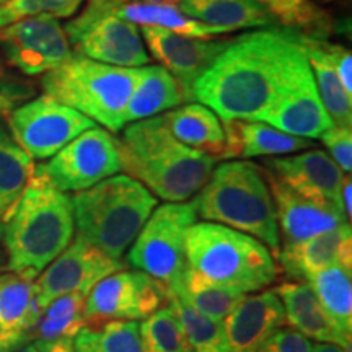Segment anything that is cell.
I'll return each mask as SVG.
<instances>
[{"label":"cell","instance_id":"obj_23","mask_svg":"<svg viewBox=\"0 0 352 352\" xmlns=\"http://www.w3.org/2000/svg\"><path fill=\"white\" fill-rule=\"evenodd\" d=\"M176 6L192 20L223 33L279 26L271 12L256 0H176Z\"/></svg>","mask_w":352,"mask_h":352},{"label":"cell","instance_id":"obj_45","mask_svg":"<svg viewBox=\"0 0 352 352\" xmlns=\"http://www.w3.org/2000/svg\"><path fill=\"white\" fill-rule=\"evenodd\" d=\"M314 352H351V349H344L338 344H329V342H318L314 346Z\"/></svg>","mask_w":352,"mask_h":352},{"label":"cell","instance_id":"obj_2","mask_svg":"<svg viewBox=\"0 0 352 352\" xmlns=\"http://www.w3.org/2000/svg\"><path fill=\"white\" fill-rule=\"evenodd\" d=\"M121 170L166 202H184L201 191L215 158L176 140L164 114L135 121L116 139Z\"/></svg>","mask_w":352,"mask_h":352},{"label":"cell","instance_id":"obj_34","mask_svg":"<svg viewBox=\"0 0 352 352\" xmlns=\"http://www.w3.org/2000/svg\"><path fill=\"white\" fill-rule=\"evenodd\" d=\"M85 300L83 294H67L56 298L41 311L32 340L47 341L59 338H76L85 320Z\"/></svg>","mask_w":352,"mask_h":352},{"label":"cell","instance_id":"obj_35","mask_svg":"<svg viewBox=\"0 0 352 352\" xmlns=\"http://www.w3.org/2000/svg\"><path fill=\"white\" fill-rule=\"evenodd\" d=\"M139 333L142 352H192L182 320L170 303L142 320Z\"/></svg>","mask_w":352,"mask_h":352},{"label":"cell","instance_id":"obj_42","mask_svg":"<svg viewBox=\"0 0 352 352\" xmlns=\"http://www.w3.org/2000/svg\"><path fill=\"white\" fill-rule=\"evenodd\" d=\"M33 346L38 352H76L74 338H59V340L34 341Z\"/></svg>","mask_w":352,"mask_h":352},{"label":"cell","instance_id":"obj_43","mask_svg":"<svg viewBox=\"0 0 352 352\" xmlns=\"http://www.w3.org/2000/svg\"><path fill=\"white\" fill-rule=\"evenodd\" d=\"M28 340L7 331V329L0 324V352H16L25 344H28Z\"/></svg>","mask_w":352,"mask_h":352},{"label":"cell","instance_id":"obj_48","mask_svg":"<svg viewBox=\"0 0 352 352\" xmlns=\"http://www.w3.org/2000/svg\"><path fill=\"white\" fill-rule=\"evenodd\" d=\"M16 352H38V351H36V347L28 342V344H25L23 347H21V349H19Z\"/></svg>","mask_w":352,"mask_h":352},{"label":"cell","instance_id":"obj_27","mask_svg":"<svg viewBox=\"0 0 352 352\" xmlns=\"http://www.w3.org/2000/svg\"><path fill=\"white\" fill-rule=\"evenodd\" d=\"M305 54L314 74L318 95L331 118L333 124L351 127L352 124V96L347 94L340 82L336 69L333 67L327 51V39H315L292 34Z\"/></svg>","mask_w":352,"mask_h":352},{"label":"cell","instance_id":"obj_22","mask_svg":"<svg viewBox=\"0 0 352 352\" xmlns=\"http://www.w3.org/2000/svg\"><path fill=\"white\" fill-rule=\"evenodd\" d=\"M223 132L226 158L287 155L314 145L308 139L285 134L261 121H223Z\"/></svg>","mask_w":352,"mask_h":352},{"label":"cell","instance_id":"obj_1","mask_svg":"<svg viewBox=\"0 0 352 352\" xmlns=\"http://www.w3.org/2000/svg\"><path fill=\"white\" fill-rule=\"evenodd\" d=\"M292 33L261 30L232 39L192 85V101L222 121H261L300 54Z\"/></svg>","mask_w":352,"mask_h":352},{"label":"cell","instance_id":"obj_5","mask_svg":"<svg viewBox=\"0 0 352 352\" xmlns=\"http://www.w3.org/2000/svg\"><path fill=\"white\" fill-rule=\"evenodd\" d=\"M77 236L114 259L122 258L157 208V197L127 175H114L72 199Z\"/></svg>","mask_w":352,"mask_h":352},{"label":"cell","instance_id":"obj_38","mask_svg":"<svg viewBox=\"0 0 352 352\" xmlns=\"http://www.w3.org/2000/svg\"><path fill=\"white\" fill-rule=\"evenodd\" d=\"M324 147L328 148L329 157L340 166L342 173H351L352 171V131L351 127L333 124L323 135Z\"/></svg>","mask_w":352,"mask_h":352},{"label":"cell","instance_id":"obj_39","mask_svg":"<svg viewBox=\"0 0 352 352\" xmlns=\"http://www.w3.org/2000/svg\"><path fill=\"white\" fill-rule=\"evenodd\" d=\"M259 352H314V342L297 329L283 324L266 338Z\"/></svg>","mask_w":352,"mask_h":352},{"label":"cell","instance_id":"obj_33","mask_svg":"<svg viewBox=\"0 0 352 352\" xmlns=\"http://www.w3.org/2000/svg\"><path fill=\"white\" fill-rule=\"evenodd\" d=\"M76 352H142L138 321L85 323L74 338Z\"/></svg>","mask_w":352,"mask_h":352},{"label":"cell","instance_id":"obj_44","mask_svg":"<svg viewBox=\"0 0 352 352\" xmlns=\"http://www.w3.org/2000/svg\"><path fill=\"white\" fill-rule=\"evenodd\" d=\"M351 188H352L351 178L349 176H347V178L344 176V182H342V188H341V206L347 220L351 219Z\"/></svg>","mask_w":352,"mask_h":352},{"label":"cell","instance_id":"obj_31","mask_svg":"<svg viewBox=\"0 0 352 352\" xmlns=\"http://www.w3.org/2000/svg\"><path fill=\"white\" fill-rule=\"evenodd\" d=\"M318 298L321 308L341 334L352 333V283L351 270L331 266L316 272L307 283Z\"/></svg>","mask_w":352,"mask_h":352},{"label":"cell","instance_id":"obj_26","mask_svg":"<svg viewBox=\"0 0 352 352\" xmlns=\"http://www.w3.org/2000/svg\"><path fill=\"white\" fill-rule=\"evenodd\" d=\"M116 13L134 25L153 26L184 36L210 39L227 34L222 30L192 20L171 0H116Z\"/></svg>","mask_w":352,"mask_h":352},{"label":"cell","instance_id":"obj_4","mask_svg":"<svg viewBox=\"0 0 352 352\" xmlns=\"http://www.w3.org/2000/svg\"><path fill=\"white\" fill-rule=\"evenodd\" d=\"M197 217L253 236L277 253L280 248L274 202L261 166L226 162L212 170L195 199Z\"/></svg>","mask_w":352,"mask_h":352},{"label":"cell","instance_id":"obj_20","mask_svg":"<svg viewBox=\"0 0 352 352\" xmlns=\"http://www.w3.org/2000/svg\"><path fill=\"white\" fill-rule=\"evenodd\" d=\"M285 324V314L276 290L248 294L223 321L228 352H259L266 338Z\"/></svg>","mask_w":352,"mask_h":352},{"label":"cell","instance_id":"obj_29","mask_svg":"<svg viewBox=\"0 0 352 352\" xmlns=\"http://www.w3.org/2000/svg\"><path fill=\"white\" fill-rule=\"evenodd\" d=\"M33 171V160L21 151L0 121V240Z\"/></svg>","mask_w":352,"mask_h":352},{"label":"cell","instance_id":"obj_8","mask_svg":"<svg viewBox=\"0 0 352 352\" xmlns=\"http://www.w3.org/2000/svg\"><path fill=\"white\" fill-rule=\"evenodd\" d=\"M197 220L195 201L166 202L153 209L132 241L131 266L155 277L166 289L175 287L186 270V235Z\"/></svg>","mask_w":352,"mask_h":352},{"label":"cell","instance_id":"obj_24","mask_svg":"<svg viewBox=\"0 0 352 352\" xmlns=\"http://www.w3.org/2000/svg\"><path fill=\"white\" fill-rule=\"evenodd\" d=\"M171 135L192 151L226 158V132L220 118L201 103H189L164 114Z\"/></svg>","mask_w":352,"mask_h":352},{"label":"cell","instance_id":"obj_21","mask_svg":"<svg viewBox=\"0 0 352 352\" xmlns=\"http://www.w3.org/2000/svg\"><path fill=\"white\" fill-rule=\"evenodd\" d=\"M285 314V323L297 329L308 340L338 344L351 349V338L344 336L334 328V324L321 308L318 298L305 283H284L276 289Z\"/></svg>","mask_w":352,"mask_h":352},{"label":"cell","instance_id":"obj_6","mask_svg":"<svg viewBox=\"0 0 352 352\" xmlns=\"http://www.w3.org/2000/svg\"><path fill=\"white\" fill-rule=\"evenodd\" d=\"M186 266L222 287L254 294L272 284L277 266L261 241L212 222L191 226L186 235Z\"/></svg>","mask_w":352,"mask_h":352},{"label":"cell","instance_id":"obj_18","mask_svg":"<svg viewBox=\"0 0 352 352\" xmlns=\"http://www.w3.org/2000/svg\"><path fill=\"white\" fill-rule=\"evenodd\" d=\"M264 175L274 202L279 240H283V245L297 243L349 222L334 206L308 199L267 171H264Z\"/></svg>","mask_w":352,"mask_h":352},{"label":"cell","instance_id":"obj_14","mask_svg":"<svg viewBox=\"0 0 352 352\" xmlns=\"http://www.w3.org/2000/svg\"><path fill=\"white\" fill-rule=\"evenodd\" d=\"M0 47L25 76L51 72L74 54L64 26L50 15L28 16L0 28Z\"/></svg>","mask_w":352,"mask_h":352},{"label":"cell","instance_id":"obj_12","mask_svg":"<svg viewBox=\"0 0 352 352\" xmlns=\"http://www.w3.org/2000/svg\"><path fill=\"white\" fill-rule=\"evenodd\" d=\"M170 300L160 280L142 271H118L101 279L85 300L87 323L140 321Z\"/></svg>","mask_w":352,"mask_h":352},{"label":"cell","instance_id":"obj_50","mask_svg":"<svg viewBox=\"0 0 352 352\" xmlns=\"http://www.w3.org/2000/svg\"><path fill=\"white\" fill-rule=\"evenodd\" d=\"M3 2H7V0H0V6H2V3H3Z\"/></svg>","mask_w":352,"mask_h":352},{"label":"cell","instance_id":"obj_32","mask_svg":"<svg viewBox=\"0 0 352 352\" xmlns=\"http://www.w3.org/2000/svg\"><path fill=\"white\" fill-rule=\"evenodd\" d=\"M271 12L285 32L324 39L334 32V21L316 0H256Z\"/></svg>","mask_w":352,"mask_h":352},{"label":"cell","instance_id":"obj_13","mask_svg":"<svg viewBox=\"0 0 352 352\" xmlns=\"http://www.w3.org/2000/svg\"><path fill=\"white\" fill-rule=\"evenodd\" d=\"M261 122L308 140L320 139L333 126L303 51L290 65L279 94L264 113Z\"/></svg>","mask_w":352,"mask_h":352},{"label":"cell","instance_id":"obj_30","mask_svg":"<svg viewBox=\"0 0 352 352\" xmlns=\"http://www.w3.org/2000/svg\"><path fill=\"white\" fill-rule=\"evenodd\" d=\"M168 292L170 296L178 297L179 300L188 303L199 314L220 321V323H223L227 316L232 314L233 308L248 296V294L239 292V290L210 283V280L189 270L188 266L183 272L182 280L175 287H171Z\"/></svg>","mask_w":352,"mask_h":352},{"label":"cell","instance_id":"obj_28","mask_svg":"<svg viewBox=\"0 0 352 352\" xmlns=\"http://www.w3.org/2000/svg\"><path fill=\"white\" fill-rule=\"evenodd\" d=\"M39 316L34 280L12 271L0 272V324L30 341Z\"/></svg>","mask_w":352,"mask_h":352},{"label":"cell","instance_id":"obj_9","mask_svg":"<svg viewBox=\"0 0 352 352\" xmlns=\"http://www.w3.org/2000/svg\"><path fill=\"white\" fill-rule=\"evenodd\" d=\"M64 30L76 54L96 63L135 69L151 60L138 26L116 13V0H90Z\"/></svg>","mask_w":352,"mask_h":352},{"label":"cell","instance_id":"obj_49","mask_svg":"<svg viewBox=\"0 0 352 352\" xmlns=\"http://www.w3.org/2000/svg\"><path fill=\"white\" fill-rule=\"evenodd\" d=\"M6 65H3L2 60H0V76H6Z\"/></svg>","mask_w":352,"mask_h":352},{"label":"cell","instance_id":"obj_3","mask_svg":"<svg viewBox=\"0 0 352 352\" xmlns=\"http://www.w3.org/2000/svg\"><path fill=\"white\" fill-rule=\"evenodd\" d=\"M74 233L72 199L33 171L2 235L8 271L34 280L67 248Z\"/></svg>","mask_w":352,"mask_h":352},{"label":"cell","instance_id":"obj_37","mask_svg":"<svg viewBox=\"0 0 352 352\" xmlns=\"http://www.w3.org/2000/svg\"><path fill=\"white\" fill-rule=\"evenodd\" d=\"M83 2L85 0H7L0 6V28L36 15L69 19L76 15Z\"/></svg>","mask_w":352,"mask_h":352},{"label":"cell","instance_id":"obj_16","mask_svg":"<svg viewBox=\"0 0 352 352\" xmlns=\"http://www.w3.org/2000/svg\"><path fill=\"white\" fill-rule=\"evenodd\" d=\"M142 39L162 67L168 70L183 88L186 101H192V85L210 67L232 39H202L142 26Z\"/></svg>","mask_w":352,"mask_h":352},{"label":"cell","instance_id":"obj_25","mask_svg":"<svg viewBox=\"0 0 352 352\" xmlns=\"http://www.w3.org/2000/svg\"><path fill=\"white\" fill-rule=\"evenodd\" d=\"M186 101L183 88L162 65H142L139 78L124 111V122L142 121L147 118L178 108Z\"/></svg>","mask_w":352,"mask_h":352},{"label":"cell","instance_id":"obj_41","mask_svg":"<svg viewBox=\"0 0 352 352\" xmlns=\"http://www.w3.org/2000/svg\"><path fill=\"white\" fill-rule=\"evenodd\" d=\"M327 51L331 60L333 67L336 69L340 82L344 90L352 96V54L347 47L341 44H334L327 41Z\"/></svg>","mask_w":352,"mask_h":352},{"label":"cell","instance_id":"obj_17","mask_svg":"<svg viewBox=\"0 0 352 352\" xmlns=\"http://www.w3.org/2000/svg\"><path fill=\"white\" fill-rule=\"evenodd\" d=\"M263 170L276 176L298 195L321 204L334 206L344 214L341 206L344 173L327 152L308 151L292 157L271 158L264 162Z\"/></svg>","mask_w":352,"mask_h":352},{"label":"cell","instance_id":"obj_7","mask_svg":"<svg viewBox=\"0 0 352 352\" xmlns=\"http://www.w3.org/2000/svg\"><path fill=\"white\" fill-rule=\"evenodd\" d=\"M138 78L139 67L101 64L74 52L64 64L44 74L41 85L46 95L108 131L120 132L126 126L124 111Z\"/></svg>","mask_w":352,"mask_h":352},{"label":"cell","instance_id":"obj_10","mask_svg":"<svg viewBox=\"0 0 352 352\" xmlns=\"http://www.w3.org/2000/svg\"><path fill=\"white\" fill-rule=\"evenodd\" d=\"M7 118L12 138L32 160L54 157L70 140L96 126L77 109L46 94L13 108Z\"/></svg>","mask_w":352,"mask_h":352},{"label":"cell","instance_id":"obj_36","mask_svg":"<svg viewBox=\"0 0 352 352\" xmlns=\"http://www.w3.org/2000/svg\"><path fill=\"white\" fill-rule=\"evenodd\" d=\"M168 303L182 320L192 352H228L223 323L199 314L175 296H170Z\"/></svg>","mask_w":352,"mask_h":352},{"label":"cell","instance_id":"obj_11","mask_svg":"<svg viewBox=\"0 0 352 352\" xmlns=\"http://www.w3.org/2000/svg\"><path fill=\"white\" fill-rule=\"evenodd\" d=\"M34 171L63 192H80L121 171L116 139L108 131L91 127L70 140Z\"/></svg>","mask_w":352,"mask_h":352},{"label":"cell","instance_id":"obj_47","mask_svg":"<svg viewBox=\"0 0 352 352\" xmlns=\"http://www.w3.org/2000/svg\"><path fill=\"white\" fill-rule=\"evenodd\" d=\"M10 111H12V108L0 104V121H2L6 116H8V113H10Z\"/></svg>","mask_w":352,"mask_h":352},{"label":"cell","instance_id":"obj_19","mask_svg":"<svg viewBox=\"0 0 352 352\" xmlns=\"http://www.w3.org/2000/svg\"><path fill=\"white\" fill-rule=\"evenodd\" d=\"M283 271L296 283H308L316 272L331 266L352 267V230L344 222L297 243L283 245L276 253Z\"/></svg>","mask_w":352,"mask_h":352},{"label":"cell","instance_id":"obj_46","mask_svg":"<svg viewBox=\"0 0 352 352\" xmlns=\"http://www.w3.org/2000/svg\"><path fill=\"white\" fill-rule=\"evenodd\" d=\"M8 271V261H7V254L6 250L0 248V272Z\"/></svg>","mask_w":352,"mask_h":352},{"label":"cell","instance_id":"obj_15","mask_svg":"<svg viewBox=\"0 0 352 352\" xmlns=\"http://www.w3.org/2000/svg\"><path fill=\"white\" fill-rule=\"evenodd\" d=\"M121 270H124V264L120 259L108 256L96 246L76 236L34 279L38 305L43 311L51 302L67 294L88 296L101 279Z\"/></svg>","mask_w":352,"mask_h":352},{"label":"cell","instance_id":"obj_40","mask_svg":"<svg viewBox=\"0 0 352 352\" xmlns=\"http://www.w3.org/2000/svg\"><path fill=\"white\" fill-rule=\"evenodd\" d=\"M36 90L32 82L12 76H0V104L16 108L20 103L32 100Z\"/></svg>","mask_w":352,"mask_h":352}]
</instances>
